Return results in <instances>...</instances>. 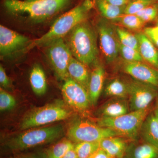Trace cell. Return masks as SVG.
<instances>
[{
    "instance_id": "obj_1",
    "label": "cell",
    "mask_w": 158,
    "mask_h": 158,
    "mask_svg": "<svg viewBox=\"0 0 158 158\" xmlns=\"http://www.w3.org/2000/svg\"><path fill=\"white\" fill-rule=\"evenodd\" d=\"M64 132V127L61 124L29 129L4 139L2 142V152L11 154L25 152L53 143L62 137Z\"/></svg>"
},
{
    "instance_id": "obj_2",
    "label": "cell",
    "mask_w": 158,
    "mask_h": 158,
    "mask_svg": "<svg viewBox=\"0 0 158 158\" xmlns=\"http://www.w3.org/2000/svg\"><path fill=\"white\" fill-rule=\"evenodd\" d=\"M94 6L92 0H84L70 11L58 18L46 34L32 40L27 50L35 47H47L57 40L63 38L77 25L86 21Z\"/></svg>"
},
{
    "instance_id": "obj_3",
    "label": "cell",
    "mask_w": 158,
    "mask_h": 158,
    "mask_svg": "<svg viewBox=\"0 0 158 158\" xmlns=\"http://www.w3.org/2000/svg\"><path fill=\"white\" fill-rule=\"evenodd\" d=\"M96 38L92 27L85 21L70 31L66 43L73 57L88 66L95 63L98 58Z\"/></svg>"
},
{
    "instance_id": "obj_4",
    "label": "cell",
    "mask_w": 158,
    "mask_h": 158,
    "mask_svg": "<svg viewBox=\"0 0 158 158\" xmlns=\"http://www.w3.org/2000/svg\"><path fill=\"white\" fill-rule=\"evenodd\" d=\"M73 114L72 108L62 101L57 100L29 111L22 120L20 128L25 130L42 126L67 119Z\"/></svg>"
},
{
    "instance_id": "obj_5",
    "label": "cell",
    "mask_w": 158,
    "mask_h": 158,
    "mask_svg": "<svg viewBox=\"0 0 158 158\" xmlns=\"http://www.w3.org/2000/svg\"><path fill=\"white\" fill-rule=\"evenodd\" d=\"M70 0H38L29 2L21 0H6L5 5L9 11L23 13L35 20H44L64 8Z\"/></svg>"
},
{
    "instance_id": "obj_6",
    "label": "cell",
    "mask_w": 158,
    "mask_h": 158,
    "mask_svg": "<svg viewBox=\"0 0 158 158\" xmlns=\"http://www.w3.org/2000/svg\"><path fill=\"white\" fill-rule=\"evenodd\" d=\"M150 108L129 113L114 118H99L97 123L102 127L115 131L121 137L131 141L138 140L144 119L149 113Z\"/></svg>"
},
{
    "instance_id": "obj_7",
    "label": "cell",
    "mask_w": 158,
    "mask_h": 158,
    "mask_svg": "<svg viewBox=\"0 0 158 158\" xmlns=\"http://www.w3.org/2000/svg\"><path fill=\"white\" fill-rule=\"evenodd\" d=\"M67 138L73 143L96 142L104 138L120 136L115 131L102 127L87 118H75L69 124L66 131Z\"/></svg>"
},
{
    "instance_id": "obj_8",
    "label": "cell",
    "mask_w": 158,
    "mask_h": 158,
    "mask_svg": "<svg viewBox=\"0 0 158 158\" xmlns=\"http://www.w3.org/2000/svg\"><path fill=\"white\" fill-rule=\"evenodd\" d=\"M127 83L130 111L149 108L157 96L156 87L135 79Z\"/></svg>"
},
{
    "instance_id": "obj_9",
    "label": "cell",
    "mask_w": 158,
    "mask_h": 158,
    "mask_svg": "<svg viewBox=\"0 0 158 158\" xmlns=\"http://www.w3.org/2000/svg\"><path fill=\"white\" fill-rule=\"evenodd\" d=\"M47 54L57 76L60 80L69 78V63L73 57L68 44L63 38L57 40L47 47Z\"/></svg>"
},
{
    "instance_id": "obj_10",
    "label": "cell",
    "mask_w": 158,
    "mask_h": 158,
    "mask_svg": "<svg viewBox=\"0 0 158 158\" xmlns=\"http://www.w3.org/2000/svg\"><path fill=\"white\" fill-rule=\"evenodd\" d=\"M62 93L65 103L77 111L84 112L92 105L88 90L70 77L63 84Z\"/></svg>"
},
{
    "instance_id": "obj_11",
    "label": "cell",
    "mask_w": 158,
    "mask_h": 158,
    "mask_svg": "<svg viewBox=\"0 0 158 158\" xmlns=\"http://www.w3.org/2000/svg\"><path fill=\"white\" fill-rule=\"evenodd\" d=\"M32 41L29 37L2 25L0 26L1 57L11 56L22 50L26 51Z\"/></svg>"
},
{
    "instance_id": "obj_12",
    "label": "cell",
    "mask_w": 158,
    "mask_h": 158,
    "mask_svg": "<svg viewBox=\"0 0 158 158\" xmlns=\"http://www.w3.org/2000/svg\"><path fill=\"white\" fill-rule=\"evenodd\" d=\"M98 31L101 50L104 57L107 63L113 62L119 53V41L116 37V32L111 26L105 22L99 23Z\"/></svg>"
},
{
    "instance_id": "obj_13",
    "label": "cell",
    "mask_w": 158,
    "mask_h": 158,
    "mask_svg": "<svg viewBox=\"0 0 158 158\" xmlns=\"http://www.w3.org/2000/svg\"><path fill=\"white\" fill-rule=\"evenodd\" d=\"M125 72L135 80L158 87V70L141 62H127L123 65Z\"/></svg>"
},
{
    "instance_id": "obj_14",
    "label": "cell",
    "mask_w": 158,
    "mask_h": 158,
    "mask_svg": "<svg viewBox=\"0 0 158 158\" xmlns=\"http://www.w3.org/2000/svg\"><path fill=\"white\" fill-rule=\"evenodd\" d=\"M130 111L127 98H111L99 109V118H114L124 115Z\"/></svg>"
},
{
    "instance_id": "obj_15",
    "label": "cell",
    "mask_w": 158,
    "mask_h": 158,
    "mask_svg": "<svg viewBox=\"0 0 158 158\" xmlns=\"http://www.w3.org/2000/svg\"><path fill=\"white\" fill-rule=\"evenodd\" d=\"M131 141L121 136H113L102 139L100 146L112 158H123Z\"/></svg>"
},
{
    "instance_id": "obj_16",
    "label": "cell",
    "mask_w": 158,
    "mask_h": 158,
    "mask_svg": "<svg viewBox=\"0 0 158 158\" xmlns=\"http://www.w3.org/2000/svg\"><path fill=\"white\" fill-rule=\"evenodd\" d=\"M123 158H158V150L142 140L130 141Z\"/></svg>"
},
{
    "instance_id": "obj_17",
    "label": "cell",
    "mask_w": 158,
    "mask_h": 158,
    "mask_svg": "<svg viewBox=\"0 0 158 158\" xmlns=\"http://www.w3.org/2000/svg\"><path fill=\"white\" fill-rule=\"evenodd\" d=\"M105 77L106 71L103 65L101 64L95 65L90 73L88 89L92 105H95L97 102L103 88Z\"/></svg>"
},
{
    "instance_id": "obj_18",
    "label": "cell",
    "mask_w": 158,
    "mask_h": 158,
    "mask_svg": "<svg viewBox=\"0 0 158 158\" xmlns=\"http://www.w3.org/2000/svg\"><path fill=\"white\" fill-rule=\"evenodd\" d=\"M87 66L73 57L69 63L68 72L71 78L88 91L90 74Z\"/></svg>"
},
{
    "instance_id": "obj_19",
    "label": "cell",
    "mask_w": 158,
    "mask_h": 158,
    "mask_svg": "<svg viewBox=\"0 0 158 158\" xmlns=\"http://www.w3.org/2000/svg\"><path fill=\"white\" fill-rule=\"evenodd\" d=\"M135 35L142 58L158 69V52L153 44L144 33H138Z\"/></svg>"
},
{
    "instance_id": "obj_20",
    "label": "cell",
    "mask_w": 158,
    "mask_h": 158,
    "mask_svg": "<svg viewBox=\"0 0 158 158\" xmlns=\"http://www.w3.org/2000/svg\"><path fill=\"white\" fill-rule=\"evenodd\" d=\"M140 135L142 140L158 150V124L153 113H149L141 126Z\"/></svg>"
},
{
    "instance_id": "obj_21",
    "label": "cell",
    "mask_w": 158,
    "mask_h": 158,
    "mask_svg": "<svg viewBox=\"0 0 158 158\" xmlns=\"http://www.w3.org/2000/svg\"><path fill=\"white\" fill-rule=\"evenodd\" d=\"M30 81L31 88L36 95L41 96L46 93L47 86L45 73L39 65H34L31 69Z\"/></svg>"
},
{
    "instance_id": "obj_22",
    "label": "cell",
    "mask_w": 158,
    "mask_h": 158,
    "mask_svg": "<svg viewBox=\"0 0 158 158\" xmlns=\"http://www.w3.org/2000/svg\"><path fill=\"white\" fill-rule=\"evenodd\" d=\"M105 95L107 97L127 98L128 97L127 82L119 79L111 80L105 88Z\"/></svg>"
},
{
    "instance_id": "obj_23",
    "label": "cell",
    "mask_w": 158,
    "mask_h": 158,
    "mask_svg": "<svg viewBox=\"0 0 158 158\" xmlns=\"http://www.w3.org/2000/svg\"><path fill=\"white\" fill-rule=\"evenodd\" d=\"M74 147V143L67 138H62L46 150L44 158H62L69 150Z\"/></svg>"
},
{
    "instance_id": "obj_24",
    "label": "cell",
    "mask_w": 158,
    "mask_h": 158,
    "mask_svg": "<svg viewBox=\"0 0 158 158\" xmlns=\"http://www.w3.org/2000/svg\"><path fill=\"white\" fill-rule=\"evenodd\" d=\"M98 9L102 15L107 19L113 20L124 14L126 6H113L105 0H96Z\"/></svg>"
},
{
    "instance_id": "obj_25",
    "label": "cell",
    "mask_w": 158,
    "mask_h": 158,
    "mask_svg": "<svg viewBox=\"0 0 158 158\" xmlns=\"http://www.w3.org/2000/svg\"><path fill=\"white\" fill-rule=\"evenodd\" d=\"M113 21L132 31L141 30L145 23L136 14H123Z\"/></svg>"
},
{
    "instance_id": "obj_26",
    "label": "cell",
    "mask_w": 158,
    "mask_h": 158,
    "mask_svg": "<svg viewBox=\"0 0 158 158\" xmlns=\"http://www.w3.org/2000/svg\"><path fill=\"white\" fill-rule=\"evenodd\" d=\"M100 148V141H85L74 143V148L77 158H88Z\"/></svg>"
},
{
    "instance_id": "obj_27",
    "label": "cell",
    "mask_w": 158,
    "mask_h": 158,
    "mask_svg": "<svg viewBox=\"0 0 158 158\" xmlns=\"http://www.w3.org/2000/svg\"><path fill=\"white\" fill-rule=\"evenodd\" d=\"M116 32L120 43L139 51L138 40L136 35H133L124 29L118 27L116 28Z\"/></svg>"
},
{
    "instance_id": "obj_28",
    "label": "cell",
    "mask_w": 158,
    "mask_h": 158,
    "mask_svg": "<svg viewBox=\"0 0 158 158\" xmlns=\"http://www.w3.org/2000/svg\"><path fill=\"white\" fill-rule=\"evenodd\" d=\"M157 0H132L126 6L124 14H136L139 11L153 4Z\"/></svg>"
},
{
    "instance_id": "obj_29",
    "label": "cell",
    "mask_w": 158,
    "mask_h": 158,
    "mask_svg": "<svg viewBox=\"0 0 158 158\" xmlns=\"http://www.w3.org/2000/svg\"><path fill=\"white\" fill-rule=\"evenodd\" d=\"M119 53L127 62H142L144 60L139 51L122 44L119 42Z\"/></svg>"
},
{
    "instance_id": "obj_30",
    "label": "cell",
    "mask_w": 158,
    "mask_h": 158,
    "mask_svg": "<svg viewBox=\"0 0 158 158\" xmlns=\"http://www.w3.org/2000/svg\"><path fill=\"white\" fill-rule=\"evenodd\" d=\"M16 104V100L11 94L6 92L3 88H0L1 111L11 110L15 106Z\"/></svg>"
},
{
    "instance_id": "obj_31",
    "label": "cell",
    "mask_w": 158,
    "mask_h": 158,
    "mask_svg": "<svg viewBox=\"0 0 158 158\" xmlns=\"http://www.w3.org/2000/svg\"><path fill=\"white\" fill-rule=\"evenodd\" d=\"M158 14L157 3L148 6L136 14L145 23L154 20L157 16Z\"/></svg>"
},
{
    "instance_id": "obj_32",
    "label": "cell",
    "mask_w": 158,
    "mask_h": 158,
    "mask_svg": "<svg viewBox=\"0 0 158 158\" xmlns=\"http://www.w3.org/2000/svg\"><path fill=\"white\" fill-rule=\"evenodd\" d=\"M44 152H20L13 154L9 157L4 158H44Z\"/></svg>"
},
{
    "instance_id": "obj_33",
    "label": "cell",
    "mask_w": 158,
    "mask_h": 158,
    "mask_svg": "<svg viewBox=\"0 0 158 158\" xmlns=\"http://www.w3.org/2000/svg\"><path fill=\"white\" fill-rule=\"evenodd\" d=\"M144 33L154 44L158 48V28L150 27L144 29Z\"/></svg>"
},
{
    "instance_id": "obj_34",
    "label": "cell",
    "mask_w": 158,
    "mask_h": 158,
    "mask_svg": "<svg viewBox=\"0 0 158 158\" xmlns=\"http://www.w3.org/2000/svg\"><path fill=\"white\" fill-rule=\"evenodd\" d=\"M0 84L5 88H9L11 85V82L6 74L5 69L2 65H0Z\"/></svg>"
},
{
    "instance_id": "obj_35",
    "label": "cell",
    "mask_w": 158,
    "mask_h": 158,
    "mask_svg": "<svg viewBox=\"0 0 158 158\" xmlns=\"http://www.w3.org/2000/svg\"><path fill=\"white\" fill-rule=\"evenodd\" d=\"M88 158H113L108 155L101 148L91 155Z\"/></svg>"
},
{
    "instance_id": "obj_36",
    "label": "cell",
    "mask_w": 158,
    "mask_h": 158,
    "mask_svg": "<svg viewBox=\"0 0 158 158\" xmlns=\"http://www.w3.org/2000/svg\"><path fill=\"white\" fill-rule=\"evenodd\" d=\"M106 2L113 6L123 7L127 6L131 0H105Z\"/></svg>"
},
{
    "instance_id": "obj_37",
    "label": "cell",
    "mask_w": 158,
    "mask_h": 158,
    "mask_svg": "<svg viewBox=\"0 0 158 158\" xmlns=\"http://www.w3.org/2000/svg\"><path fill=\"white\" fill-rule=\"evenodd\" d=\"M62 158H77V156L74 148L69 150Z\"/></svg>"
},
{
    "instance_id": "obj_38",
    "label": "cell",
    "mask_w": 158,
    "mask_h": 158,
    "mask_svg": "<svg viewBox=\"0 0 158 158\" xmlns=\"http://www.w3.org/2000/svg\"><path fill=\"white\" fill-rule=\"evenodd\" d=\"M153 113L155 117L156 120L158 124V97L156 102L155 106L154 109Z\"/></svg>"
},
{
    "instance_id": "obj_39",
    "label": "cell",
    "mask_w": 158,
    "mask_h": 158,
    "mask_svg": "<svg viewBox=\"0 0 158 158\" xmlns=\"http://www.w3.org/2000/svg\"><path fill=\"white\" fill-rule=\"evenodd\" d=\"M27 2H35V1H38V0H25Z\"/></svg>"
},
{
    "instance_id": "obj_40",
    "label": "cell",
    "mask_w": 158,
    "mask_h": 158,
    "mask_svg": "<svg viewBox=\"0 0 158 158\" xmlns=\"http://www.w3.org/2000/svg\"><path fill=\"white\" fill-rule=\"evenodd\" d=\"M156 27H157L158 28V22L157 23V26Z\"/></svg>"
},
{
    "instance_id": "obj_41",
    "label": "cell",
    "mask_w": 158,
    "mask_h": 158,
    "mask_svg": "<svg viewBox=\"0 0 158 158\" xmlns=\"http://www.w3.org/2000/svg\"><path fill=\"white\" fill-rule=\"evenodd\" d=\"M131 1H132V0H131Z\"/></svg>"
}]
</instances>
